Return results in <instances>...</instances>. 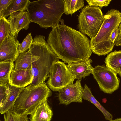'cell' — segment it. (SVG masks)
Here are the masks:
<instances>
[{
	"label": "cell",
	"instance_id": "6da1fadb",
	"mask_svg": "<svg viewBox=\"0 0 121 121\" xmlns=\"http://www.w3.org/2000/svg\"><path fill=\"white\" fill-rule=\"evenodd\" d=\"M52 28L47 40L53 52L65 63H78L89 59L90 40L85 35L61 23Z\"/></svg>",
	"mask_w": 121,
	"mask_h": 121
},
{
	"label": "cell",
	"instance_id": "7a4b0ae2",
	"mask_svg": "<svg viewBox=\"0 0 121 121\" xmlns=\"http://www.w3.org/2000/svg\"><path fill=\"white\" fill-rule=\"evenodd\" d=\"M63 0H39L30 1L26 8L31 22L42 28H52L59 24L64 13Z\"/></svg>",
	"mask_w": 121,
	"mask_h": 121
},
{
	"label": "cell",
	"instance_id": "3957f363",
	"mask_svg": "<svg viewBox=\"0 0 121 121\" xmlns=\"http://www.w3.org/2000/svg\"><path fill=\"white\" fill-rule=\"evenodd\" d=\"M45 37L39 35L33 39L31 45L39 57L32 64L34 78L30 85H37L45 82L49 76L53 65L60 59L45 41Z\"/></svg>",
	"mask_w": 121,
	"mask_h": 121
},
{
	"label": "cell",
	"instance_id": "277c9868",
	"mask_svg": "<svg viewBox=\"0 0 121 121\" xmlns=\"http://www.w3.org/2000/svg\"><path fill=\"white\" fill-rule=\"evenodd\" d=\"M52 94L45 82L37 85H29L23 88L12 109L20 115H31Z\"/></svg>",
	"mask_w": 121,
	"mask_h": 121
},
{
	"label": "cell",
	"instance_id": "5b68a950",
	"mask_svg": "<svg viewBox=\"0 0 121 121\" xmlns=\"http://www.w3.org/2000/svg\"><path fill=\"white\" fill-rule=\"evenodd\" d=\"M121 22V13L119 10L112 9L108 11L97 34L90 40L92 52L99 56H105L112 51L115 44L110 41V37Z\"/></svg>",
	"mask_w": 121,
	"mask_h": 121
},
{
	"label": "cell",
	"instance_id": "8992f818",
	"mask_svg": "<svg viewBox=\"0 0 121 121\" xmlns=\"http://www.w3.org/2000/svg\"><path fill=\"white\" fill-rule=\"evenodd\" d=\"M104 20V16L99 7L87 5L78 16L77 28L79 32L87 35L91 39L97 35Z\"/></svg>",
	"mask_w": 121,
	"mask_h": 121
},
{
	"label": "cell",
	"instance_id": "52a82bcc",
	"mask_svg": "<svg viewBox=\"0 0 121 121\" xmlns=\"http://www.w3.org/2000/svg\"><path fill=\"white\" fill-rule=\"evenodd\" d=\"M74 79L67 65L64 62L58 60L52 65L47 84L53 91L59 92L64 88L73 84Z\"/></svg>",
	"mask_w": 121,
	"mask_h": 121
},
{
	"label": "cell",
	"instance_id": "ba28073f",
	"mask_svg": "<svg viewBox=\"0 0 121 121\" xmlns=\"http://www.w3.org/2000/svg\"><path fill=\"white\" fill-rule=\"evenodd\" d=\"M97 82L101 90L111 94L118 88L120 79L117 73L104 65L93 68L91 73Z\"/></svg>",
	"mask_w": 121,
	"mask_h": 121
},
{
	"label": "cell",
	"instance_id": "9c48e42d",
	"mask_svg": "<svg viewBox=\"0 0 121 121\" xmlns=\"http://www.w3.org/2000/svg\"><path fill=\"white\" fill-rule=\"evenodd\" d=\"M81 80L78 79L75 83L67 86L59 91L58 97L60 104L67 105L73 102H83V89L81 85Z\"/></svg>",
	"mask_w": 121,
	"mask_h": 121
},
{
	"label": "cell",
	"instance_id": "30bf717a",
	"mask_svg": "<svg viewBox=\"0 0 121 121\" xmlns=\"http://www.w3.org/2000/svg\"><path fill=\"white\" fill-rule=\"evenodd\" d=\"M8 20L10 29V35L16 38L22 29L27 30L31 22L28 11H22L10 14Z\"/></svg>",
	"mask_w": 121,
	"mask_h": 121
},
{
	"label": "cell",
	"instance_id": "8fae6325",
	"mask_svg": "<svg viewBox=\"0 0 121 121\" xmlns=\"http://www.w3.org/2000/svg\"><path fill=\"white\" fill-rule=\"evenodd\" d=\"M20 44L14 37L9 35L0 44V62L15 61L19 54L18 48Z\"/></svg>",
	"mask_w": 121,
	"mask_h": 121
},
{
	"label": "cell",
	"instance_id": "7c38bea8",
	"mask_svg": "<svg viewBox=\"0 0 121 121\" xmlns=\"http://www.w3.org/2000/svg\"><path fill=\"white\" fill-rule=\"evenodd\" d=\"M33 78L32 64L27 69L15 71L13 69L11 74L9 83L12 86L24 88L32 83Z\"/></svg>",
	"mask_w": 121,
	"mask_h": 121
},
{
	"label": "cell",
	"instance_id": "4fadbf2b",
	"mask_svg": "<svg viewBox=\"0 0 121 121\" xmlns=\"http://www.w3.org/2000/svg\"><path fill=\"white\" fill-rule=\"evenodd\" d=\"M91 59L81 62L68 64L67 66L75 79H82L91 73L93 68Z\"/></svg>",
	"mask_w": 121,
	"mask_h": 121
},
{
	"label": "cell",
	"instance_id": "5bb4252c",
	"mask_svg": "<svg viewBox=\"0 0 121 121\" xmlns=\"http://www.w3.org/2000/svg\"><path fill=\"white\" fill-rule=\"evenodd\" d=\"M39 57L31 45L27 51L19 54L15 61L13 69L16 71L27 69Z\"/></svg>",
	"mask_w": 121,
	"mask_h": 121
},
{
	"label": "cell",
	"instance_id": "9a60e30c",
	"mask_svg": "<svg viewBox=\"0 0 121 121\" xmlns=\"http://www.w3.org/2000/svg\"><path fill=\"white\" fill-rule=\"evenodd\" d=\"M9 90L8 94L2 105L0 107L1 114H4L12 109L14 103L24 88L12 86L9 83L7 84Z\"/></svg>",
	"mask_w": 121,
	"mask_h": 121
},
{
	"label": "cell",
	"instance_id": "2e32d148",
	"mask_svg": "<svg viewBox=\"0 0 121 121\" xmlns=\"http://www.w3.org/2000/svg\"><path fill=\"white\" fill-rule=\"evenodd\" d=\"M52 116V111L47 100L39 105L34 113L30 115L29 121H51Z\"/></svg>",
	"mask_w": 121,
	"mask_h": 121
},
{
	"label": "cell",
	"instance_id": "e0dca14e",
	"mask_svg": "<svg viewBox=\"0 0 121 121\" xmlns=\"http://www.w3.org/2000/svg\"><path fill=\"white\" fill-rule=\"evenodd\" d=\"M106 66L117 73L121 72V50L110 53L104 61Z\"/></svg>",
	"mask_w": 121,
	"mask_h": 121
},
{
	"label": "cell",
	"instance_id": "ac0fdd59",
	"mask_svg": "<svg viewBox=\"0 0 121 121\" xmlns=\"http://www.w3.org/2000/svg\"><path fill=\"white\" fill-rule=\"evenodd\" d=\"M82 99L86 100L94 105L102 112L106 120L108 121L112 120V115L107 111L97 100L92 95L90 89L85 84L82 93Z\"/></svg>",
	"mask_w": 121,
	"mask_h": 121
},
{
	"label": "cell",
	"instance_id": "d6986e66",
	"mask_svg": "<svg viewBox=\"0 0 121 121\" xmlns=\"http://www.w3.org/2000/svg\"><path fill=\"white\" fill-rule=\"evenodd\" d=\"M13 61L9 60L0 62V85L9 83L11 72L14 65Z\"/></svg>",
	"mask_w": 121,
	"mask_h": 121
},
{
	"label": "cell",
	"instance_id": "ffe728a7",
	"mask_svg": "<svg viewBox=\"0 0 121 121\" xmlns=\"http://www.w3.org/2000/svg\"><path fill=\"white\" fill-rule=\"evenodd\" d=\"M30 1L29 0H12L4 13L3 16L6 18L11 14L26 10V8Z\"/></svg>",
	"mask_w": 121,
	"mask_h": 121
},
{
	"label": "cell",
	"instance_id": "44dd1931",
	"mask_svg": "<svg viewBox=\"0 0 121 121\" xmlns=\"http://www.w3.org/2000/svg\"><path fill=\"white\" fill-rule=\"evenodd\" d=\"M64 1V13L66 15H72L84 6L83 0H65Z\"/></svg>",
	"mask_w": 121,
	"mask_h": 121
},
{
	"label": "cell",
	"instance_id": "7402d4cb",
	"mask_svg": "<svg viewBox=\"0 0 121 121\" xmlns=\"http://www.w3.org/2000/svg\"><path fill=\"white\" fill-rule=\"evenodd\" d=\"M10 33V25L8 19L3 16L0 17V44Z\"/></svg>",
	"mask_w": 121,
	"mask_h": 121
},
{
	"label": "cell",
	"instance_id": "603a6c76",
	"mask_svg": "<svg viewBox=\"0 0 121 121\" xmlns=\"http://www.w3.org/2000/svg\"><path fill=\"white\" fill-rule=\"evenodd\" d=\"M4 121H29L27 116L19 115L14 112L12 109L4 114Z\"/></svg>",
	"mask_w": 121,
	"mask_h": 121
},
{
	"label": "cell",
	"instance_id": "cb8c5ba5",
	"mask_svg": "<svg viewBox=\"0 0 121 121\" xmlns=\"http://www.w3.org/2000/svg\"><path fill=\"white\" fill-rule=\"evenodd\" d=\"M33 39L31 33H28L22 43L19 45L18 49L19 54L23 53L29 50L32 44Z\"/></svg>",
	"mask_w": 121,
	"mask_h": 121
},
{
	"label": "cell",
	"instance_id": "d4e9b609",
	"mask_svg": "<svg viewBox=\"0 0 121 121\" xmlns=\"http://www.w3.org/2000/svg\"><path fill=\"white\" fill-rule=\"evenodd\" d=\"M111 0H86L89 6L99 7L100 8L108 6Z\"/></svg>",
	"mask_w": 121,
	"mask_h": 121
},
{
	"label": "cell",
	"instance_id": "484cf974",
	"mask_svg": "<svg viewBox=\"0 0 121 121\" xmlns=\"http://www.w3.org/2000/svg\"><path fill=\"white\" fill-rule=\"evenodd\" d=\"M9 92L7 84L0 85V107L6 99Z\"/></svg>",
	"mask_w": 121,
	"mask_h": 121
},
{
	"label": "cell",
	"instance_id": "4316f807",
	"mask_svg": "<svg viewBox=\"0 0 121 121\" xmlns=\"http://www.w3.org/2000/svg\"><path fill=\"white\" fill-rule=\"evenodd\" d=\"M12 0H0V17L3 16L5 11Z\"/></svg>",
	"mask_w": 121,
	"mask_h": 121
},
{
	"label": "cell",
	"instance_id": "83f0119b",
	"mask_svg": "<svg viewBox=\"0 0 121 121\" xmlns=\"http://www.w3.org/2000/svg\"><path fill=\"white\" fill-rule=\"evenodd\" d=\"M119 29L118 27L114 29L112 32L110 37V40L115 44V41L119 35Z\"/></svg>",
	"mask_w": 121,
	"mask_h": 121
},
{
	"label": "cell",
	"instance_id": "f1b7e54d",
	"mask_svg": "<svg viewBox=\"0 0 121 121\" xmlns=\"http://www.w3.org/2000/svg\"><path fill=\"white\" fill-rule=\"evenodd\" d=\"M119 35L116 40H118L121 38V22L119 27Z\"/></svg>",
	"mask_w": 121,
	"mask_h": 121
},
{
	"label": "cell",
	"instance_id": "f546056e",
	"mask_svg": "<svg viewBox=\"0 0 121 121\" xmlns=\"http://www.w3.org/2000/svg\"><path fill=\"white\" fill-rule=\"evenodd\" d=\"M115 45L117 46H121V38L118 40H116L115 43Z\"/></svg>",
	"mask_w": 121,
	"mask_h": 121
},
{
	"label": "cell",
	"instance_id": "4dcf8cb0",
	"mask_svg": "<svg viewBox=\"0 0 121 121\" xmlns=\"http://www.w3.org/2000/svg\"><path fill=\"white\" fill-rule=\"evenodd\" d=\"M108 121H121V118H117L114 120H111Z\"/></svg>",
	"mask_w": 121,
	"mask_h": 121
},
{
	"label": "cell",
	"instance_id": "1f68e13d",
	"mask_svg": "<svg viewBox=\"0 0 121 121\" xmlns=\"http://www.w3.org/2000/svg\"><path fill=\"white\" fill-rule=\"evenodd\" d=\"M119 74L120 76L121 77V72Z\"/></svg>",
	"mask_w": 121,
	"mask_h": 121
}]
</instances>
